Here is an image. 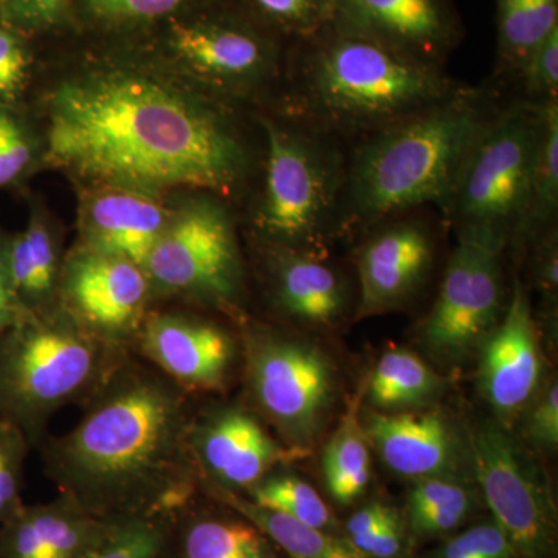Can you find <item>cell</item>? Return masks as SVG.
<instances>
[{
	"label": "cell",
	"mask_w": 558,
	"mask_h": 558,
	"mask_svg": "<svg viewBox=\"0 0 558 558\" xmlns=\"http://www.w3.org/2000/svg\"><path fill=\"white\" fill-rule=\"evenodd\" d=\"M170 46L186 72L223 94L258 89L278 70L274 43L240 22H180L172 25Z\"/></svg>",
	"instance_id": "16"
},
{
	"label": "cell",
	"mask_w": 558,
	"mask_h": 558,
	"mask_svg": "<svg viewBox=\"0 0 558 558\" xmlns=\"http://www.w3.org/2000/svg\"><path fill=\"white\" fill-rule=\"evenodd\" d=\"M301 46L296 119L339 140L379 131L462 89L444 69L329 25Z\"/></svg>",
	"instance_id": "4"
},
{
	"label": "cell",
	"mask_w": 558,
	"mask_h": 558,
	"mask_svg": "<svg viewBox=\"0 0 558 558\" xmlns=\"http://www.w3.org/2000/svg\"><path fill=\"white\" fill-rule=\"evenodd\" d=\"M264 178L252 226L267 247L315 248L336 231L347 154L310 124L259 117Z\"/></svg>",
	"instance_id": "6"
},
{
	"label": "cell",
	"mask_w": 558,
	"mask_h": 558,
	"mask_svg": "<svg viewBox=\"0 0 558 558\" xmlns=\"http://www.w3.org/2000/svg\"><path fill=\"white\" fill-rule=\"evenodd\" d=\"M9 238L10 234L0 230V336L10 329L22 314L20 301L16 299L13 281H11Z\"/></svg>",
	"instance_id": "43"
},
{
	"label": "cell",
	"mask_w": 558,
	"mask_h": 558,
	"mask_svg": "<svg viewBox=\"0 0 558 558\" xmlns=\"http://www.w3.org/2000/svg\"><path fill=\"white\" fill-rule=\"evenodd\" d=\"M46 160L94 185L230 197L253 156L229 110L204 92L134 69H94L47 98Z\"/></svg>",
	"instance_id": "1"
},
{
	"label": "cell",
	"mask_w": 558,
	"mask_h": 558,
	"mask_svg": "<svg viewBox=\"0 0 558 558\" xmlns=\"http://www.w3.org/2000/svg\"><path fill=\"white\" fill-rule=\"evenodd\" d=\"M143 270L153 295L175 296L240 315L244 266L226 202L202 193L171 211Z\"/></svg>",
	"instance_id": "8"
},
{
	"label": "cell",
	"mask_w": 558,
	"mask_h": 558,
	"mask_svg": "<svg viewBox=\"0 0 558 558\" xmlns=\"http://www.w3.org/2000/svg\"><path fill=\"white\" fill-rule=\"evenodd\" d=\"M558 211V100L545 102V130L524 218L512 240L553 230Z\"/></svg>",
	"instance_id": "29"
},
{
	"label": "cell",
	"mask_w": 558,
	"mask_h": 558,
	"mask_svg": "<svg viewBox=\"0 0 558 558\" xmlns=\"http://www.w3.org/2000/svg\"><path fill=\"white\" fill-rule=\"evenodd\" d=\"M392 510H395V508L381 501H373L369 502V505L363 506L362 509H359L357 512L348 520L347 538L349 542L363 537V535L373 531L374 527L379 526L381 521L387 519Z\"/></svg>",
	"instance_id": "44"
},
{
	"label": "cell",
	"mask_w": 558,
	"mask_h": 558,
	"mask_svg": "<svg viewBox=\"0 0 558 558\" xmlns=\"http://www.w3.org/2000/svg\"><path fill=\"white\" fill-rule=\"evenodd\" d=\"M44 160V135L24 110L0 106V190L21 185Z\"/></svg>",
	"instance_id": "31"
},
{
	"label": "cell",
	"mask_w": 558,
	"mask_h": 558,
	"mask_svg": "<svg viewBox=\"0 0 558 558\" xmlns=\"http://www.w3.org/2000/svg\"><path fill=\"white\" fill-rule=\"evenodd\" d=\"M31 447L20 427L0 421V524L24 506L21 498L22 481Z\"/></svg>",
	"instance_id": "34"
},
{
	"label": "cell",
	"mask_w": 558,
	"mask_h": 558,
	"mask_svg": "<svg viewBox=\"0 0 558 558\" xmlns=\"http://www.w3.org/2000/svg\"><path fill=\"white\" fill-rule=\"evenodd\" d=\"M247 494L256 505L284 513L310 526L328 532L339 526L318 492L306 481L290 473H270Z\"/></svg>",
	"instance_id": "30"
},
{
	"label": "cell",
	"mask_w": 558,
	"mask_h": 558,
	"mask_svg": "<svg viewBox=\"0 0 558 558\" xmlns=\"http://www.w3.org/2000/svg\"><path fill=\"white\" fill-rule=\"evenodd\" d=\"M362 421L369 446L402 478L475 476L469 433H462L446 411H371Z\"/></svg>",
	"instance_id": "14"
},
{
	"label": "cell",
	"mask_w": 558,
	"mask_h": 558,
	"mask_svg": "<svg viewBox=\"0 0 558 558\" xmlns=\"http://www.w3.org/2000/svg\"><path fill=\"white\" fill-rule=\"evenodd\" d=\"M130 352L92 336L60 306L22 312L0 336V421L39 446L49 418L62 407L86 405Z\"/></svg>",
	"instance_id": "5"
},
{
	"label": "cell",
	"mask_w": 558,
	"mask_h": 558,
	"mask_svg": "<svg viewBox=\"0 0 558 558\" xmlns=\"http://www.w3.org/2000/svg\"><path fill=\"white\" fill-rule=\"evenodd\" d=\"M244 360L253 405L286 447L307 457L336 402L332 362L311 341L255 328L244 332Z\"/></svg>",
	"instance_id": "9"
},
{
	"label": "cell",
	"mask_w": 558,
	"mask_h": 558,
	"mask_svg": "<svg viewBox=\"0 0 558 558\" xmlns=\"http://www.w3.org/2000/svg\"><path fill=\"white\" fill-rule=\"evenodd\" d=\"M171 211L159 196L98 186L81 205L78 245L145 267Z\"/></svg>",
	"instance_id": "20"
},
{
	"label": "cell",
	"mask_w": 558,
	"mask_h": 558,
	"mask_svg": "<svg viewBox=\"0 0 558 558\" xmlns=\"http://www.w3.org/2000/svg\"><path fill=\"white\" fill-rule=\"evenodd\" d=\"M545 130V105L495 110L465 154L442 209L457 230L512 240L526 213Z\"/></svg>",
	"instance_id": "7"
},
{
	"label": "cell",
	"mask_w": 558,
	"mask_h": 558,
	"mask_svg": "<svg viewBox=\"0 0 558 558\" xmlns=\"http://www.w3.org/2000/svg\"><path fill=\"white\" fill-rule=\"evenodd\" d=\"M274 543L244 517H197L183 529L182 558H278Z\"/></svg>",
	"instance_id": "28"
},
{
	"label": "cell",
	"mask_w": 558,
	"mask_h": 558,
	"mask_svg": "<svg viewBox=\"0 0 558 558\" xmlns=\"http://www.w3.org/2000/svg\"><path fill=\"white\" fill-rule=\"evenodd\" d=\"M357 252V318L405 306L424 288L435 263L427 223L403 215L371 227Z\"/></svg>",
	"instance_id": "17"
},
{
	"label": "cell",
	"mask_w": 558,
	"mask_h": 558,
	"mask_svg": "<svg viewBox=\"0 0 558 558\" xmlns=\"http://www.w3.org/2000/svg\"><path fill=\"white\" fill-rule=\"evenodd\" d=\"M25 35L0 24V106L21 108L32 75Z\"/></svg>",
	"instance_id": "36"
},
{
	"label": "cell",
	"mask_w": 558,
	"mask_h": 558,
	"mask_svg": "<svg viewBox=\"0 0 558 558\" xmlns=\"http://www.w3.org/2000/svg\"><path fill=\"white\" fill-rule=\"evenodd\" d=\"M495 110L488 92L462 86L432 108L355 138L344 161L336 231L369 230L422 205L442 207Z\"/></svg>",
	"instance_id": "3"
},
{
	"label": "cell",
	"mask_w": 558,
	"mask_h": 558,
	"mask_svg": "<svg viewBox=\"0 0 558 558\" xmlns=\"http://www.w3.org/2000/svg\"><path fill=\"white\" fill-rule=\"evenodd\" d=\"M425 558H517L508 535L486 520L447 539Z\"/></svg>",
	"instance_id": "37"
},
{
	"label": "cell",
	"mask_w": 558,
	"mask_h": 558,
	"mask_svg": "<svg viewBox=\"0 0 558 558\" xmlns=\"http://www.w3.org/2000/svg\"><path fill=\"white\" fill-rule=\"evenodd\" d=\"M189 392L128 357L68 435L44 438L61 494L105 520H170L199 488L190 450Z\"/></svg>",
	"instance_id": "2"
},
{
	"label": "cell",
	"mask_w": 558,
	"mask_h": 558,
	"mask_svg": "<svg viewBox=\"0 0 558 558\" xmlns=\"http://www.w3.org/2000/svg\"><path fill=\"white\" fill-rule=\"evenodd\" d=\"M86 9L106 22H143L168 16L193 0H84Z\"/></svg>",
	"instance_id": "40"
},
{
	"label": "cell",
	"mask_w": 558,
	"mask_h": 558,
	"mask_svg": "<svg viewBox=\"0 0 558 558\" xmlns=\"http://www.w3.org/2000/svg\"><path fill=\"white\" fill-rule=\"evenodd\" d=\"M199 487L205 488L209 497L255 524L289 558H366L347 537L263 508L241 494L204 483H199Z\"/></svg>",
	"instance_id": "24"
},
{
	"label": "cell",
	"mask_w": 558,
	"mask_h": 558,
	"mask_svg": "<svg viewBox=\"0 0 558 558\" xmlns=\"http://www.w3.org/2000/svg\"><path fill=\"white\" fill-rule=\"evenodd\" d=\"M478 494L470 486L429 508L407 512V527L417 539L440 537L457 531L475 513Z\"/></svg>",
	"instance_id": "35"
},
{
	"label": "cell",
	"mask_w": 558,
	"mask_h": 558,
	"mask_svg": "<svg viewBox=\"0 0 558 558\" xmlns=\"http://www.w3.org/2000/svg\"><path fill=\"white\" fill-rule=\"evenodd\" d=\"M515 78L523 86V100L537 105L558 100V28L529 54Z\"/></svg>",
	"instance_id": "38"
},
{
	"label": "cell",
	"mask_w": 558,
	"mask_h": 558,
	"mask_svg": "<svg viewBox=\"0 0 558 558\" xmlns=\"http://www.w3.org/2000/svg\"><path fill=\"white\" fill-rule=\"evenodd\" d=\"M480 389L498 424L508 427L537 395L542 349L531 300L519 278L498 325L481 343Z\"/></svg>",
	"instance_id": "19"
},
{
	"label": "cell",
	"mask_w": 558,
	"mask_h": 558,
	"mask_svg": "<svg viewBox=\"0 0 558 558\" xmlns=\"http://www.w3.org/2000/svg\"><path fill=\"white\" fill-rule=\"evenodd\" d=\"M183 391H220L238 360L229 330L208 319L149 312L132 349Z\"/></svg>",
	"instance_id": "18"
},
{
	"label": "cell",
	"mask_w": 558,
	"mask_h": 558,
	"mask_svg": "<svg viewBox=\"0 0 558 558\" xmlns=\"http://www.w3.org/2000/svg\"><path fill=\"white\" fill-rule=\"evenodd\" d=\"M190 450L199 483L223 490H252L281 465L306 458L267 432L252 411L230 405L193 416Z\"/></svg>",
	"instance_id": "13"
},
{
	"label": "cell",
	"mask_w": 558,
	"mask_h": 558,
	"mask_svg": "<svg viewBox=\"0 0 558 558\" xmlns=\"http://www.w3.org/2000/svg\"><path fill=\"white\" fill-rule=\"evenodd\" d=\"M9 266L22 312L47 314L60 306L61 238L43 209L33 208L27 227L10 234Z\"/></svg>",
	"instance_id": "23"
},
{
	"label": "cell",
	"mask_w": 558,
	"mask_h": 558,
	"mask_svg": "<svg viewBox=\"0 0 558 558\" xmlns=\"http://www.w3.org/2000/svg\"><path fill=\"white\" fill-rule=\"evenodd\" d=\"M526 436L538 449H556L558 444V387L550 384L531 410Z\"/></svg>",
	"instance_id": "41"
},
{
	"label": "cell",
	"mask_w": 558,
	"mask_h": 558,
	"mask_svg": "<svg viewBox=\"0 0 558 558\" xmlns=\"http://www.w3.org/2000/svg\"><path fill=\"white\" fill-rule=\"evenodd\" d=\"M153 299L143 267L76 245L64 258L58 304L92 336L131 349Z\"/></svg>",
	"instance_id": "12"
},
{
	"label": "cell",
	"mask_w": 558,
	"mask_h": 558,
	"mask_svg": "<svg viewBox=\"0 0 558 558\" xmlns=\"http://www.w3.org/2000/svg\"><path fill=\"white\" fill-rule=\"evenodd\" d=\"M351 543L366 558H398L403 553V521L398 510H392L379 526Z\"/></svg>",
	"instance_id": "42"
},
{
	"label": "cell",
	"mask_w": 558,
	"mask_h": 558,
	"mask_svg": "<svg viewBox=\"0 0 558 558\" xmlns=\"http://www.w3.org/2000/svg\"><path fill=\"white\" fill-rule=\"evenodd\" d=\"M498 72L517 76L529 54L558 28V0H497Z\"/></svg>",
	"instance_id": "27"
},
{
	"label": "cell",
	"mask_w": 558,
	"mask_h": 558,
	"mask_svg": "<svg viewBox=\"0 0 558 558\" xmlns=\"http://www.w3.org/2000/svg\"><path fill=\"white\" fill-rule=\"evenodd\" d=\"M508 244L490 231H458L438 299L418 333L436 357L450 362L465 357L498 325L506 310L502 253Z\"/></svg>",
	"instance_id": "10"
},
{
	"label": "cell",
	"mask_w": 558,
	"mask_h": 558,
	"mask_svg": "<svg viewBox=\"0 0 558 558\" xmlns=\"http://www.w3.org/2000/svg\"><path fill=\"white\" fill-rule=\"evenodd\" d=\"M70 0H0V24L22 33L49 31L68 13Z\"/></svg>",
	"instance_id": "39"
},
{
	"label": "cell",
	"mask_w": 558,
	"mask_h": 558,
	"mask_svg": "<svg viewBox=\"0 0 558 558\" xmlns=\"http://www.w3.org/2000/svg\"><path fill=\"white\" fill-rule=\"evenodd\" d=\"M442 377L428 363L407 349H391L381 355L368 385V399L379 411L395 413L424 409L438 398Z\"/></svg>",
	"instance_id": "25"
},
{
	"label": "cell",
	"mask_w": 558,
	"mask_h": 558,
	"mask_svg": "<svg viewBox=\"0 0 558 558\" xmlns=\"http://www.w3.org/2000/svg\"><path fill=\"white\" fill-rule=\"evenodd\" d=\"M369 447L368 436L363 427L360 396H355L323 454L326 487L330 498L339 505H352L368 487Z\"/></svg>",
	"instance_id": "26"
},
{
	"label": "cell",
	"mask_w": 558,
	"mask_h": 558,
	"mask_svg": "<svg viewBox=\"0 0 558 558\" xmlns=\"http://www.w3.org/2000/svg\"><path fill=\"white\" fill-rule=\"evenodd\" d=\"M271 292L289 317L332 328L348 311V289L336 267L315 248L271 247Z\"/></svg>",
	"instance_id": "22"
},
{
	"label": "cell",
	"mask_w": 558,
	"mask_h": 558,
	"mask_svg": "<svg viewBox=\"0 0 558 558\" xmlns=\"http://www.w3.org/2000/svg\"><path fill=\"white\" fill-rule=\"evenodd\" d=\"M329 27L439 69L462 36L453 0H333Z\"/></svg>",
	"instance_id": "15"
},
{
	"label": "cell",
	"mask_w": 558,
	"mask_h": 558,
	"mask_svg": "<svg viewBox=\"0 0 558 558\" xmlns=\"http://www.w3.org/2000/svg\"><path fill=\"white\" fill-rule=\"evenodd\" d=\"M469 436L481 495L517 558L553 557L557 509L537 462L502 425L483 422Z\"/></svg>",
	"instance_id": "11"
},
{
	"label": "cell",
	"mask_w": 558,
	"mask_h": 558,
	"mask_svg": "<svg viewBox=\"0 0 558 558\" xmlns=\"http://www.w3.org/2000/svg\"><path fill=\"white\" fill-rule=\"evenodd\" d=\"M252 9L275 27L300 39L328 27L333 0H248Z\"/></svg>",
	"instance_id": "33"
},
{
	"label": "cell",
	"mask_w": 558,
	"mask_h": 558,
	"mask_svg": "<svg viewBox=\"0 0 558 558\" xmlns=\"http://www.w3.org/2000/svg\"><path fill=\"white\" fill-rule=\"evenodd\" d=\"M168 539V520L126 517L110 521L106 534L83 558H160Z\"/></svg>",
	"instance_id": "32"
},
{
	"label": "cell",
	"mask_w": 558,
	"mask_h": 558,
	"mask_svg": "<svg viewBox=\"0 0 558 558\" xmlns=\"http://www.w3.org/2000/svg\"><path fill=\"white\" fill-rule=\"evenodd\" d=\"M110 521L64 494L46 505H24L0 524V558H83Z\"/></svg>",
	"instance_id": "21"
}]
</instances>
